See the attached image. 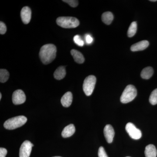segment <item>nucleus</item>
Instances as JSON below:
<instances>
[{
    "label": "nucleus",
    "instance_id": "obj_27",
    "mask_svg": "<svg viewBox=\"0 0 157 157\" xmlns=\"http://www.w3.org/2000/svg\"><path fill=\"white\" fill-rule=\"evenodd\" d=\"M86 41L87 44H91L93 41L92 37L89 35H86Z\"/></svg>",
    "mask_w": 157,
    "mask_h": 157
},
{
    "label": "nucleus",
    "instance_id": "obj_3",
    "mask_svg": "<svg viewBox=\"0 0 157 157\" xmlns=\"http://www.w3.org/2000/svg\"><path fill=\"white\" fill-rule=\"evenodd\" d=\"M56 23L58 25L63 28L71 29L78 26L79 21L76 17H60L57 18Z\"/></svg>",
    "mask_w": 157,
    "mask_h": 157
},
{
    "label": "nucleus",
    "instance_id": "obj_8",
    "mask_svg": "<svg viewBox=\"0 0 157 157\" xmlns=\"http://www.w3.org/2000/svg\"><path fill=\"white\" fill-rule=\"evenodd\" d=\"M12 99L13 104L15 105L23 104L26 101L25 94L22 90H16L12 94Z\"/></svg>",
    "mask_w": 157,
    "mask_h": 157
},
{
    "label": "nucleus",
    "instance_id": "obj_25",
    "mask_svg": "<svg viewBox=\"0 0 157 157\" xmlns=\"http://www.w3.org/2000/svg\"><path fill=\"white\" fill-rule=\"evenodd\" d=\"M7 31V28L6 25L4 22L1 21L0 22V34L1 35H4L6 33Z\"/></svg>",
    "mask_w": 157,
    "mask_h": 157
},
{
    "label": "nucleus",
    "instance_id": "obj_6",
    "mask_svg": "<svg viewBox=\"0 0 157 157\" xmlns=\"http://www.w3.org/2000/svg\"><path fill=\"white\" fill-rule=\"evenodd\" d=\"M125 129L127 133L132 139L138 140L142 136V133L139 129L137 128L134 124L128 123L126 125Z\"/></svg>",
    "mask_w": 157,
    "mask_h": 157
},
{
    "label": "nucleus",
    "instance_id": "obj_13",
    "mask_svg": "<svg viewBox=\"0 0 157 157\" xmlns=\"http://www.w3.org/2000/svg\"><path fill=\"white\" fill-rule=\"evenodd\" d=\"M75 131L76 129L74 125L73 124H70L65 127L63 130L62 133V137L64 138L71 137L74 134Z\"/></svg>",
    "mask_w": 157,
    "mask_h": 157
},
{
    "label": "nucleus",
    "instance_id": "obj_11",
    "mask_svg": "<svg viewBox=\"0 0 157 157\" xmlns=\"http://www.w3.org/2000/svg\"><path fill=\"white\" fill-rule=\"evenodd\" d=\"M149 45V43L148 41L147 40H143L133 44L131 47V50L133 52L144 50L147 48Z\"/></svg>",
    "mask_w": 157,
    "mask_h": 157
},
{
    "label": "nucleus",
    "instance_id": "obj_15",
    "mask_svg": "<svg viewBox=\"0 0 157 157\" xmlns=\"http://www.w3.org/2000/svg\"><path fill=\"white\" fill-rule=\"evenodd\" d=\"M71 54L76 63L78 64L83 63H84V57L81 52L75 49H72L71 51Z\"/></svg>",
    "mask_w": 157,
    "mask_h": 157
},
{
    "label": "nucleus",
    "instance_id": "obj_5",
    "mask_svg": "<svg viewBox=\"0 0 157 157\" xmlns=\"http://www.w3.org/2000/svg\"><path fill=\"white\" fill-rule=\"evenodd\" d=\"M96 78L93 75H90L85 79L83 84V91L86 96H90L92 94L96 83Z\"/></svg>",
    "mask_w": 157,
    "mask_h": 157
},
{
    "label": "nucleus",
    "instance_id": "obj_28",
    "mask_svg": "<svg viewBox=\"0 0 157 157\" xmlns=\"http://www.w3.org/2000/svg\"><path fill=\"white\" fill-rule=\"evenodd\" d=\"M150 2H157V0H150Z\"/></svg>",
    "mask_w": 157,
    "mask_h": 157
},
{
    "label": "nucleus",
    "instance_id": "obj_22",
    "mask_svg": "<svg viewBox=\"0 0 157 157\" xmlns=\"http://www.w3.org/2000/svg\"><path fill=\"white\" fill-rule=\"evenodd\" d=\"M73 40H74V42L76 45H78V46L82 47L84 45V42L80 38V36H78V35L75 36L73 38Z\"/></svg>",
    "mask_w": 157,
    "mask_h": 157
},
{
    "label": "nucleus",
    "instance_id": "obj_7",
    "mask_svg": "<svg viewBox=\"0 0 157 157\" xmlns=\"http://www.w3.org/2000/svg\"><path fill=\"white\" fill-rule=\"evenodd\" d=\"M34 146L30 141L25 140L21 144L20 148L19 157H29L32 147Z\"/></svg>",
    "mask_w": 157,
    "mask_h": 157
},
{
    "label": "nucleus",
    "instance_id": "obj_21",
    "mask_svg": "<svg viewBox=\"0 0 157 157\" xmlns=\"http://www.w3.org/2000/svg\"><path fill=\"white\" fill-rule=\"evenodd\" d=\"M149 102L152 105L157 104V89L154 90L152 92L149 97Z\"/></svg>",
    "mask_w": 157,
    "mask_h": 157
},
{
    "label": "nucleus",
    "instance_id": "obj_4",
    "mask_svg": "<svg viewBox=\"0 0 157 157\" xmlns=\"http://www.w3.org/2000/svg\"><path fill=\"white\" fill-rule=\"evenodd\" d=\"M137 94L136 88L132 85L127 86L121 96L120 100L121 103L127 104L133 101Z\"/></svg>",
    "mask_w": 157,
    "mask_h": 157
},
{
    "label": "nucleus",
    "instance_id": "obj_20",
    "mask_svg": "<svg viewBox=\"0 0 157 157\" xmlns=\"http://www.w3.org/2000/svg\"><path fill=\"white\" fill-rule=\"evenodd\" d=\"M9 77V73L8 70L5 69L0 70V82L2 83L6 82Z\"/></svg>",
    "mask_w": 157,
    "mask_h": 157
},
{
    "label": "nucleus",
    "instance_id": "obj_18",
    "mask_svg": "<svg viewBox=\"0 0 157 157\" xmlns=\"http://www.w3.org/2000/svg\"><path fill=\"white\" fill-rule=\"evenodd\" d=\"M113 19V15L111 12L107 11L102 14V20L105 24L109 25Z\"/></svg>",
    "mask_w": 157,
    "mask_h": 157
},
{
    "label": "nucleus",
    "instance_id": "obj_17",
    "mask_svg": "<svg viewBox=\"0 0 157 157\" xmlns=\"http://www.w3.org/2000/svg\"><path fill=\"white\" fill-rule=\"evenodd\" d=\"M154 70L151 67H148L144 68L141 71L140 76L144 79H149L152 76Z\"/></svg>",
    "mask_w": 157,
    "mask_h": 157
},
{
    "label": "nucleus",
    "instance_id": "obj_9",
    "mask_svg": "<svg viewBox=\"0 0 157 157\" xmlns=\"http://www.w3.org/2000/svg\"><path fill=\"white\" fill-rule=\"evenodd\" d=\"M32 16L31 9L27 6L23 8L21 11V17L22 22L25 24H28L30 21Z\"/></svg>",
    "mask_w": 157,
    "mask_h": 157
},
{
    "label": "nucleus",
    "instance_id": "obj_26",
    "mask_svg": "<svg viewBox=\"0 0 157 157\" xmlns=\"http://www.w3.org/2000/svg\"><path fill=\"white\" fill-rule=\"evenodd\" d=\"M7 151L6 148L1 147L0 148V157H6Z\"/></svg>",
    "mask_w": 157,
    "mask_h": 157
},
{
    "label": "nucleus",
    "instance_id": "obj_31",
    "mask_svg": "<svg viewBox=\"0 0 157 157\" xmlns=\"http://www.w3.org/2000/svg\"></svg>",
    "mask_w": 157,
    "mask_h": 157
},
{
    "label": "nucleus",
    "instance_id": "obj_19",
    "mask_svg": "<svg viewBox=\"0 0 157 157\" xmlns=\"http://www.w3.org/2000/svg\"><path fill=\"white\" fill-rule=\"evenodd\" d=\"M137 30V24L136 21L132 22L129 26L128 31V36L131 38L134 36L136 34Z\"/></svg>",
    "mask_w": 157,
    "mask_h": 157
},
{
    "label": "nucleus",
    "instance_id": "obj_16",
    "mask_svg": "<svg viewBox=\"0 0 157 157\" xmlns=\"http://www.w3.org/2000/svg\"><path fill=\"white\" fill-rule=\"evenodd\" d=\"M66 75V68L63 66H60L55 71L54 77L57 80H61L64 78Z\"/></svg>",
    "mask_w": 157,
    "mask_h": 157
},
{
    "label": "nucleus",
    "instance_id": "obj_14",
    "mask_svg": "<svg viewBox=\"0 0 157 157\" xmlns=\"http://www.w3.org/2000/svg\"><path fill=\"white\" fill-rule=\"evenodd\" d=\"M146 157H156L157 151L155 147L153 144H149L145 147L144 151Z\"/></svg>",
    "mask_w": 157,
    "mask_h": 157
},
{
    "label": "nucleus",
    "instance_id": "obj_10",
    "mask_svg": "<svg viewBox=\"0 0 157 157\" xmlns=\"http://www.w3.org/2000/svg\"><path fill=\"white\" fill-rule=\"evenodd\" d=\"M104 136L108 143H112L114 136V131L112 126L107 124L104 128Z\"/></svg>",
    "mask_w": 157,
    "mask_h": 157
},
{
    "label": "nucleus",
    "instance_id": "obj_2",
    "mask_svg": "<svg viewBox=\"0 0 157 157\" xmlns=\"http://www.w3.org/2000/svg\"><path fill=\"white\" fill-rule=\"evenodd\" d=\"M27 119L24 116H18L11 118L6 121L4 127L8 130H14L22 126L26 123Z\"/></svg>",
    "mask_w": 157,
    "mask_h": 157
},
{
    "label": "nucleus",
    "instance_id": "obj_12",
    "mask_svg": "<svg viewBox=\"0 0 157 157\" xmlns=\"http://www.w3.org/2000/svg\"><path fill=\"white\" fill-rule=\"evenodd\" d=\"M73 101V95L70 92H67L64 94L61 99V102L63 107H70Z\"/></svg>",
    "mask_w": 157,
    "mask_h": 157
},
{
    "label": "nucleus",
    "instance_id": "obj_30",
    "mask_svg": "<svg viewBox=\"0 0 157 157\" xmlns=\"http://www.w3.org/2000/svg\"><path fill=\"white\" fill-rule=\"evenodd\" d=\"M59 157V156H56V157Z\"/></svg>",
    "mask_w": 157,
    "mask_h": 157
},
{
    "label": "nucleus",
    "instance_id": "obj_1",
    "mask_svg": "<svg viewBox=\"0 0 157 157\" xmlns=\"http://www.w3.org/2000/svg\"><path fill=\"white\" fill-rule=\"evenodd\" d=\"M56 46L52 44H46L42 46L39 52V57L44 64L48 65L56 57Z\"/></svg>",
    "mask_w": 157,
    "mask_h": 157
},
{
    "label": "nucleus",
    "instance_id": "obj_23",
    "mask_svg": "<svg viewBox=\"0 0 157 157\" xmlns=\"http://www.w3.org/2000/svg\"><path fill=\"white\" fill-rule=\"evenodd\" d=\"M63 2L67 3L71 7L73 8L77 7L78 4V1L76 0H65L63 1Z\"/></svg>",
    "mask_w": 157,
    "mask_h": 157
},
{
    "label": "nucleus",
    "instance_id": "obj_24",
    "mask_svg": "<svg viewBox=\"0 0 157 157\" xmlns=\"http://www.w3.org/2000/svg\"><path fill=\"white\" fill-rule=\"evenodd\" d=\"M98 154L99 157H108L103 147H101L99 148Z\"/></svg>",
    "mask_w": 157,
    "mask_h": 157
},
{
    "label": "nucleus",
    "instance_id": "obj_29",
    "mask_svg": "<svg viewBox=\"0 0 157 157\" xmlns=\"http://www.w3.org/2000/svg\"><path fill=\"white\" fill-rule=\"evenodd\" d=\"M2 94H0V100H1V99H2Z\"/></svg>",
    "mask_w": 157,
    "mask_h": 157
}]
</instances>
